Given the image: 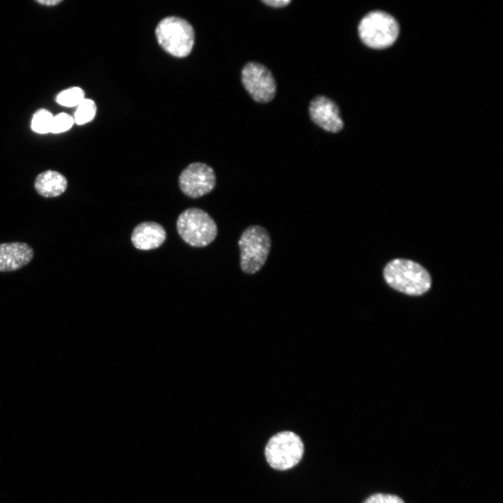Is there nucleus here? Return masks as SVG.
Returning <instances> with one entry per match:
<instances>
[{"label": "nucleus", "instance_id": "nucleus-1", "mask_svg": "<svg viewBox=\"0 0 503 503\" xmlns=\"http://www.w3.org/2000/svg\"><path fill=\"white\" fill-rule=\"evenodd\" d=\"M384 277L393 289L410 296H420L428 291L431 278L428 271L411 260L396 258L384 268Z\"/></svg>", "mask_w": 503, "mask_h": 503}, {"label": "nucleus", "instance_id": "nucleus-2", "mask_svg": "<svg viewBox=\"0 0 503 503\" xmlns=\"http://www.w3.org/2000/svg\"><path fill=\"white\" fill-rule=\"evenodd\" d=\"M238 246L241 270L247 274H255L267 261L271 248V238L264 227L249 226L242 233Z\"/></svg>", "mask_w": 503, "mask_h": 503}, {"label": "nucleus", "instance_id": "nucleus-3", "mask_svg": "<svg viewBox=\"0 0 503 503\" xmlns=\"http://www.w3.org/2000/svg\"><path fill=\"white\" fill-rule=\"evenodd\" d=\"M358 34L367 46L374 49H384L396 41L400 27L396 20L383 11H372L360 20Z\"/></svg>", "mask_w": 503, "mask_h": 503}, {"label": "nucleus", "instance_id": "nucleus-4", "mask_svg": "<svg viewBox=\"0 0 503 503\" xmlns=\"http://www.w3.org/2000/svg\"><path fill=\"white\" fill-rule=\"evenodd\" d=\"M177 230L184 242L196 247L210 245L217 235L214 219L206 212L196 207L188 208L179 215Z\"/></svg>", "mask_w": 503, "mask_h": 503}, {"label": "nucleus", "instance_id": "nucleus-5", "mask_svg": "<svg viewBox=\"0 0 503 503\" xmlns=\"http://www.w3.org/2000/svg\"><path fill=\"white\" fill-rule=\"evenodd\" d=\"M159 45L170 54L177 57L187 56L194 43V31L185 20L177 17L163 19L156 29Z\"/></svg>", "mask_w": 503, "mask_h": 503}, {"label": "nucleus", "instance_id": "nucleus-6", "mask_svg": "<svg viewBox=\"0 0 503 503\" xmlns=\"http://www.w3.org/2000/svg\"><path fill=\"white\" fill-rule=\"evenodd\" d=\"M304 444L300 437L291 431H282L273 435L265 448L269 465L277 470H286L296 466L302 459Z\"/></svg>", "mask_w": 503, "mask_h": 503}, {"label": "nucleus", "instance_id": "nucleus-7", "mask_svg": "<svg viewBox=\"0 0 503 503\" xmlns=\"http://www.w3.org/2000/svg\"><path fill=\"white\" fill-rule=\"evenodd\" d=\"M241 78L245 88L256 101L267 103L274 98L276 82L265 66L256 62L247 63L242 70Z\"/></svg>", "mask_w": 503, "mask_h": 503}, {"label": "nucleus", "instance_id": "nucleus-8", "mask_svg": "<svg viewBox=\"0 0 503 503\" xmlns=\"http://www.w3.org/2000/svg\"><path fill=\"white\" fill-rule=\"evenodd\" d=\"M182 191L193 198L201 197L211 192L216 185V175L213 168L203 163L194 162L187 166L179 177Z\"/></svg>", "mask_w": 503, "mask_h": 503}, {"label": "nucleus", "instance_id": "nucleus-9", "mask_svg": "<svg viewBox=\"0 0 503 503\" xmlns=\"http://www.w3.org/2000/svg\"><path fill=\"white\" fill-rule=\"evenodd\" d=\"M309 112L312 120L327 131L337 133L343 128L338 106L326 96L315 97L309 104Z\"/></svg>", "mask_w": 503, "mask_h": 503}, {"label": "nucleus", "instance_id": "nucleus-10", "mask_svg": "<svg viewBox=\"0 0 503 503\" xmlns=\"http://www.w3.org/2000/svg\"><path fill=\"white\" fill-rule=\"evenodd\" d=\"M34 255L32 247L25 242L0 244V272H12L27 265Z\"/></svg>", "mask_w": 503, "mask_h": 503}, {"label": "nucleus", "instance_id": "nucleus-11", "mask_svg": "<svg viewBox=\"0 0 503 503\" xmlns=\"http://www.w3.org/2000/svg\"><path fill=\"white\" fill-rule=\"evenodd\" d=\"M166 233L159 224L153 221L137 225L131 233L133 246L141 250H150L160 247L166 240Z\"/></svg>", "mask_w": 503, "mask_h": 503}, {"label": "nucleus", "instance_id": "nucleus-12", "mask_svg": "<svg viewBox=\"0 0 503 503\" xmlns=\"http://www.w3.org/2000/svg\"><path fill=\"white\" fill-rule=\"evenodd\" d=\"M68 180L61 173L48 170L39 173L34 181L36 192L45 198L57 197L66 190Z\"/></svg>", "mask_w": 503, "mask_h": 503}, {"label": "nucleus", "instance_id": "nucleus-13", "mask_svg": "<svg viewBox=\"0 0 503 503\" xmlns=\"http://www.w3.org/2000/svg\"><path fill=\"white\" fill-rule=\"evenodd\" d=\"M54 115L46 109H40L33 115L31 128L33 131L40 134L50 133Z\"/></svg>", "mask_w": 503, "mask_h": 503}, {"label": "nucleus", "instance_id": "nucleus-14", "mask_svg": "<svg viewBox=\"0 0 503 503\" xmlns=\"http://www.w3.org/2000/svg\"><path fill=\"white\" fill-rule=\"evenodd\" d=\"M84 99V91L78 87H72L59 93L56 101L64 107H77Z\"/></svg>", "mask_w": 503, "mask_h": 503}, {"label": "nucleus", "instance_id": "nucleus-15", "mask_svg": "<svg viewBox=\"0 0 503 503\" xmlns=\"http://www.w3.org/2000/svg\"><path fill=\"white\" fill-rule=\"evenodd\" d=\"M96 112L95 103L91 99H84L77 106L73 117L74 122L78 125L87 124L94 119Z\"/></svg>", "mask_w": 503, "mask_h": 503}, {"label": "nucleus", "instance_id": "nucleus-16", "mask_svg": "<svg viewBox=\"0 0 503 503\" xmlns=\"http://www.w3.org/2000/svg\"><path fill=\"white\" fill-rule=\"evenodd\" d=\"M74 119L70 115L61 112L53 117L50 133H60L68 131L74 124Z\"/></svg>", "mask_w": 503, "mask_h": 503}, {"label": "nucleus", "instance_id": "nucleus-17", "mask_svg": "<svg viewBox=\"0 0 503 503\" xmlns=\"http://www.w3.org/2000/svg\"><path fill=\"white\" fill-rule=\"evenodd\" d=\"M363 503H404V502L395 495L375 493L367 497Z\"/></svg>", "mask_w": 503, "mask_h": 503}, {"label": "nucleus", "instance_id": "nucleus-18", "mask_svg": "<svg viewBox=\"0 0 503 503\" xmlns=\"http://www.w3.org/2000/svg\"><path fill=\"white\" fill-rule=\"evenodd\" d=\"M266 5L274 8H282L287 6L291 3L290 0H263L262 1Z\"/></svg>", "mask_w": 503, "mask_h": 503}, {"label": "nucleus", "instance_id": "nucleus-19", "mask_svg": "<svg viewBox=\"0 0 503 503\" xmlns=\"http://www.w3.org/2000/svg\"><path fill=\"white\" fill-rule=\"evenodd\" d=\"M38 4L45 6H55L63 2L61 0H38L36 1Z\"/></svg>", "mask_w": 503, "mask_h": 503}]
</instances>
